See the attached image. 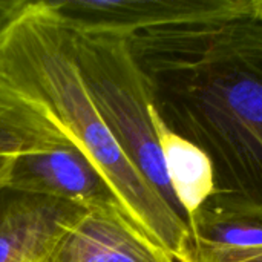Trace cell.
I'll return each mask as SVG.
<instances>
[{
    "mask_svg": "<svg viewBox=\"0 0 262 262\" xmlns=\"http://www.w3.org/2000/svg\"><path fill=\"white\" fill-rule=\"evenodd\" d=\"M166 175L187 224L215 195V172L209 157L167 127L155 106L150 109Z\"/></svg>",
    "mask_w": 262,
    "mask_h": 262,
    "instance_id": "8",
    "label": "cell"
},
{
    "mask_svg": "<svg viewBox=\"0 0 262 262\" xmlns=\"http://www.w3.org/2000/svg\"><path fill=\"white\" fill-rule=\"evenodd\" d=\"M0 75L45 111L94 163L130 221L175 262H195L187 223L124 155L75 66L69 35L43 0L29 2L0 41Z\"/></svg>",
    "mask_w": 262,
    "mask_h": 262,
    "instance_id": "2",
    "label": "cell"
},
{
    "mask_svg": "<svg viewBox=\"0 0 262 262\" xmlns=\"http://www.w3.org/2000/svg\"><path fill=\"white\" fill-rule=\"evenodd\" d=\"M31 0H0V41Z\"/></svg>",
    "mask_w": 262,
    "mask_h": 262,
    "instance_id": "11",
    "label": "cell"
},
{
    "mask_svg": "<svg viewBox=\"0 0 262 262\" xmlns=\"http://www.w3.org/2000/svg\"><path fill=\"white\" fill-rule=\"evenodd\" d=\"M195 262H262V244L246 249L196 250Z\"/></svg>",
    "mask_w": 262,
    "mask_h": 262,
    "instance_id": "10",
    "label": "cell"
},
{
    "mask_svg": "<svg viewBox=\"0 0 262 262\" xmlns=\"http://www.w3.org/2000/svg\"><path fill=\"white\" fill-rule=\"evenodd\" d=\"M71 143L45 107L0 75V158L54 150Z\"/></svg>",
    "mask_w": 262,
    "mask_h": 262,
    "instance_id": "9",
    "label": "cell"
},
{
    "mask_svg": "<svg viewBox=\"0 0 262 262\" xmlns=\"http://www.w3.org/2000/svg\"><path fill=\"white\" fill-rule=\"evenodd\" d=\"M43 262H175L120 212L84 210Z\"/></svg>",
    "mask_w": 262,
    "mask_h": 262,
    "instance_id": "7",
    "label": "cell"
},
{
    "mask_svg": "<svg viewBox=\"0 0 262 262\" xmlns=\"http://www.w3.org/2000/svg\"><path fill=\"white\" fill-rule=\"evenodd\" d=\"M83 212L66 201L0 184V262H43Z\"/></svg>",
    "mask_w": 262,
    "mask_h": 262,
    "instance_id": "6",
    "label": "cell"
},
{
    "mask_svg": "<svg viewBox=\"0 0 262 262\" xmlns=\"http://www.w3.org/2000/svg\"><path fill=\"white\" fill-rule=\"evenodd\" d=\"M152 103L215 172L203 209L262 220V20L252 6L129 37Z\"/></svg>",
    "mask_w": 262,
    "mask_h": 262,
    "instance_id": "1",
    "label": "cell"
},
{
    "mask_svg": "<svg viewBox=\"0 0 262 262\" xmlns=\"http://www.w3.org/2000/svg\"><path fill=\"white\" fill-rule=\"evenodd\" d=\"M253 8H255L256 15L262 20V0H253Z\"/></svg>",
    "mask_w": 262,
    "mask_h": 262,
    "instance_id": "13",
    "label": "cell"
},
{
    "mask_svg": "<svg viewBox=\"0 0 262 262\" xmlns=\"http://www.w3.org/2000/svg\"><path fill=\"white\" fill-rule=\"evenodd\" d=\"M6 183L83 210L120 212L129 218L106 178L74 143L12 158Z\"/></svg>",
    "mask_w": 262,
    "mask_h": 262,
    "instance_id": "5",
    "label": "cell"
},
{
    "mask_svg": "<svg viewBox=\"0 0 262 262\" xmlns=\"http://www.w3.org/2000/svg\"><path fill=\"white\" fill-rule=\"evenodd\" d=\"M12 158H0V184H5L9 177Z\"/></svg>",
    "mask_w": 262,
    "mask_h": 262,
    "instance_id": "12",
    "label": "cell"
},
{
    "mask_svg": "<svg viewBox=\"0 0 262 262\" xmlns=\"http://www.w3.org/2000/svg\"><path fill=\"white\" fill-rule=\"evenodd\" d=\"M63 26L83 84L112 137L138 172L187 223L166 175L150 115L152 97L130 52L129 38Z\"/></svg>",
    "mask_w": 262,
    "mask_h": 262,
    "instance_id": "3",
    "label": "cell"
},
{
    "mask_svg": "<svg viewBox=\"0 0 262 262\" xmlns=\"http://www.w3.org/2000/svg\"><path fill=\"white\" fill-rule=\"evenodd\" d=\"M68 28L132 37L138 32L246 11L252 0H43Z\"/></svg>",
    "mask_w": 262,
    "mask_h": 262,
    "instance_id": "4",
    "label": "cell"
}]
</instances>
